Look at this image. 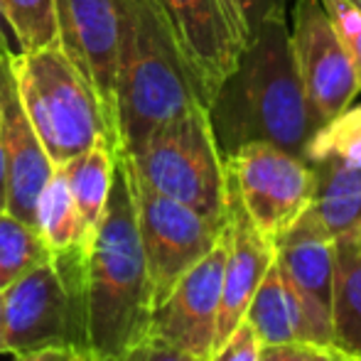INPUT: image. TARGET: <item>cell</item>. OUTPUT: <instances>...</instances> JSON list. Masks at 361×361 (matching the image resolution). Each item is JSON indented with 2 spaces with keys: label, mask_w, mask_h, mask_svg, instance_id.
Here are the masks:
<instances>
[{
  "label": "cell",
  "mask_w": 361,
  "mask_h": 361,
  "mask_svg": "<svg viewBox=\"0 0 361 361\" xmlns=\"http://www.w3.org/2000/svg\"><path fill=\"white\" fill-rule=\"evenodd\" d=\"M52 263L69 298L74 357L114 361L147 337L152 293L123 150L116 152L109 200L89 243L54 253Z\"/></svg>",
  "instance_id": "6da1fadb"
},
{
  "label": "cell",
  "mask_w": 361,
  "mask_h": 361,
  "mask_svg": "<svg viewBox=\"0 0 361 361\" xmlns=\"http://www.w3.org/2000/svg\"><path fill=\"white\" fill-rule=\"evenodd\" d=\"M207 111L224 157L246 143H271L305 157L319 126L295 67L288 15L253 35Z\"/></svg>",
  "instance_id": "7a4b0ae2"
},
{
  "label": "cell",
  "mask_w": 361,
  "mask_h": 361,
  "mask_svg": "<svg viewBox=\"0 0 361 361\" xmlns=\"http://www.w3.org/2000/svg\"><path fill=\"white\" fill-rule=\"evenodd\" d=\"M118 8L116 111L121 150L133 152L152 130L204 99L155 0H118Z\"/></svg>",
  "instance_id": "3957f363"
},
{
  "label": "cell",
  "mask_w": 361,
  "mask_h": 361,
  "mask_svg": "<svg viewBox=\"0 0 361 361\" xmlns=\"http://www.w3.org/2000/svg\"><path fill=\"white\" fill-rule=\"evenodd\" d=\"M15 84L27 118L54 167L111 138L109 123L89 81L59 44L27 49L13 59Z\"/></svg>",
  "instance_id": "277c9868"
},
{
  "label": "cell",
  "mask_w": 361,
  "mask_h": 361,
  "mask_svg": "<svg viewBox=\"0 0 361 361\" xmlns=\"http://www.w3.org/2000/svg\"><path fill=\"white\" fill-rule=\"evenodd\" d=\"M126 155L135 175L152 190L212 221H226V165L204 104L162 123Z\"/></svg>",
  "instance_id": "5b68a950"
},
{
  "label": "cell",
  "mask_w": 361,
  "mask_h": 361,
  "mask_svg": "<svg viewBox=\"0 0 361 361\" xmlns=\"http://www.w3.org/2000/svg\"><path fill=\"white\" fill-rule=\"evenodd\" d=\"M128 172L135 200L138 236L145 256L147 281H150L152 307H155L165 300L172 286L214 248L226 221H212L182 202L152 190L135 175L130 160Z\"/></svg>",
  "instance_id": "8992f818"
},
{
  "label": "cell",
  "mask_w": 361,
  "mask_h": 361,
  "mask_svg": "<svg viewBox=\"0 0 361 361\" xmlns=\"http://www.w3.org/2000/svg\"><path fill=\"white\" fill-rule=\"evenodd\" d=\"M226 177L253 226L271 243L312 204L314 167L271 143H246L224 157Z\"/></svg>",
  "instance_id": "52a82bcc"
},
{
  "label": "cell",
  "mask_w": 361,
  "mask_h": 361,
  "mask_svg": "<svg viewBox=\"0 0 361 361\" xmlns=\"http://www.w3.org/2000/svg\"><path fill=\"white\" fill-rule=\"evenodd\" d=\"M290 27L295 67L317 126L354 104L361 84L322 0H295Z\"/></svg>",
  "instance_id": "ba28073f"
},
{
  "label": "cell",
  "mask_w": 361,
  "mask_h": 361,
  "mask_svg": "<svg viewBox=\"0 0 361 361\" xmlns=\"http://www.w3.org/2000/svg\"><path fill=\"white\" fill-rule=\"evenodd\" d=\"M204 104L236 69L246 37L226 0H155Z\"/></svg>",
  "instance_id": "9c48e42d"
},
{
  "label": "cell",
  "mask_w": 361,
  "mask_h": 361,
  "mask_svg": "<svg viewBox=\"0 0 361 361\" xmlns=\"http://www.w3.org/2000/svg\"><path fill=\"white\" fill-rule=\"evenodd\" d=\"M54 13L59 47L94 89L111 138L121 150L116 111V72L121 44L118 0H54Z\"/></svg>",
  "instance_id": "30bf717a"
},
{
  "label": "cell",
  "mask_w": 361,
  "mask_h": 361,
  "mask_svg": "<svg viewBox=\"0 0 361 361\" xmlns=\"http://www.w3.org/2000/svg\"><path fill=\"white\" fill-rule=\"evenodd\" d=\"M276 263L302 314L307 344L329 349L332 344V276L334 236L310 209L276 238Z\"/></svg>",
  "instance_id": "8fae6325"
},
{
  "label": "cell",
  "mask_w": 361,
  "mask_h": 361,
  "mask_svg": "<svg viewBox=\"0 0 361 361\" xmlns=\"http://www.w3.org/2000/svg\"><path fill=\"white\" fill-rule=\"evenodd\" d=\"M224 261H226V228L221 231L214 248L172 286L162 302L152 307L147 337L209 359L214 347L219 300H221Z\"/></svg>",
  "instance_id": "7c38bea8"
},
{
  "label": "cell",
  "mask_w": 361,
  "mask_h": 361,
  "mask_svg": "<svg viewBox=\"0 0 361 361\" xmlns=\"http://www.w3.org/2000/svg\"><path fill=\"white\" fill-rule=\"evenodd\" d=\"M5 354L69 349V298L54 263H42L0 290Z\"/></svg>",
  "instance_id": "4fadbf2b"
},
{
  "label": "cell",
  "mask_w": 361,
  "mask_h": 361,
  "mask_svg": "<svg viewBox=\"0 0 361 361\" xmlns=\"http://www.w3.org/2000/svg\"><path fill=\"white\" fill-rule=\"evenodd\" d=\"M0 138H3L5 175H8L5 212L27 226H35L37 200L47 187L49 177L54 175V165L20 101L13 59L3 54H0Z\"/></svg>",
  "instance_id": "5bb4252c"
},
{
  "label": "cell",
  "mask_w": 361,
  "mask_h": 361,
  "mask_svg": "<svg viewBox=\"0 0 361 361\" xmlns=\"http://www.w3.org/2000/svg\"><path fill=\"white\" fill-rule=\"evenodd\" d=\"M228 180V177H226ZM226 261H224L221 278V300L216 312L214 352L228 339V334L243 322V314L256 293L258 283L263 281L268 266L276 258V246L253 226L243 209L241 200L228 182L226 195Z\"/></svg>",
  "instance_id": "9a60e30c"
},
{
  "label": "cell",
  "mask_w": 361,
  "mask_h": 361,
  "mask_svg": "<svg viewBox=\"0 0 361 361\" xmlns=\"http://www.w3.org/2000/svg\"><path fill=\"white\" fill-rule=\"evenodd\" d=\"M329 349L342 359L361 361V228L334 236Z\"/></svg>",
  "instance_id": "2e32d148"
},
{
  "label": "cell",
  "mask_w": 361,
  "mask_h": 361,
  "mask_svg": "<svg viewBox=\"0 0 361 361\" xmlns=\"http://www.w3.org/2000/svg\"><path fill=\"white\" fill-rule=\"evenodd\" d=\"M243 322L253 329L261 347L273 344H307L302 314L281 276L276 258L268 266L263 281L258 283L251 302L243 314ZM312 347V344H310Z\"/></svg>",
  "instance_id": "e0dca14e"
},
{
  "label": "cell",
  "mask_w": 361,
  "mask_h": 361,
  "mask_svg": "<svg viewBox=\"0 0 361 361\" xmlns=\"http://www.w3.org/2000/svg\"><path fill=\"white\" fill-rule=\"evenodd\" d=\"M314 167V195L310 214L329 236H342L361 228V167L339 160L310 162Z\"/></svg>",
  "instance_id": "ac0fdd59"
},
{
  "label": "cell",
  "mask_w": 361,
  "mask_h": 361,
  "mask_svg": "<svg viewBox=\"0 0 361 361\" xmlns=\"http://www.w3.org/2000/svg\"><path fill=\"white\" fill-rule=\"evenodd\" d=\"M114 165H116V150L109 140H99L84 150L81 155L67 160L59 165L64 172V180L72 192V200L84 216L86 226L94 231L104 214L106 200L111 192V180H114Z\"/></svg>",
  "instance_id": "d6986e66"
},
{
  "label": "cell",
  "mask_w": 361,
  "mask_h": 361,
  "mask_svg": "<svg viewBox=\"0 0 361 361\" xmlns=\"http://www.w3.org/2000/svg\"><path fill=\"white\" fill-rule=\"evenodd\" d=\"M35 228L44 238L52 256L84 248L89 243L91 233H94L76 209L72 192H69L67 180H64V172L59 167H54V175L49 177L47 187L37 200Z\"/></svg>",
  "instance_id": "ffe728a7"
},
{
  "label": "cell",
  "mask_w": 361,
  "mask_h": 361,
  "mask_svg": "<svg viewBox=\"0 0 361 361\" xmlns=\"http://www.w3.org/2000/svg\"><path fill=\"white\" fill-rule=\"evenodd\" d=\"M49 261L52 251L37 228L0 212V290Z\"/></svg>",
  "instance_id": "44dd1931"
},
{
  "label": "cell",
  "mask_w": 361,
  "mask_h": 361,
  "mask_svg": "<svg viewBox=\"0 0 361 361\" xmlns=\"http://www.w3.org/2000/svg\"><path fill=\"white\" fill-rule=\"evenodd\" d=\"M305 160H339L344 165L361 167V104L347 106L324 121L305 147Z\"/></svg>",
  "instance_id": "7402d4cb"
},
{
  "label": "cell",
  "mask_w": 361,
  "mask_h": 361,
  "mask_svg": "<svg viewBox=\"0 0 361 361\" xmlns=\"http://www.w3.org/2000/svg\"><path fill=\"white\" fill-rule=\"evenodd\" d=\"M23 52L59 44L54 0H0Z\"/></svg>",
  "instance_id": "603a6c76"
},
{
  "label": "cell",
  "mask_w": 361,
  "mask_h": 361,
  "mask_svg": "<svg viewBox=\"0 0 361 361\" xmlns=\"http://www.w3.org/2000/svg\"><path fill=\"white\" fill-rule=\"evenodd\" d=\"M361 84V10L352 0H322Z\"/></svg>",
  "instance_id": "cb8c5ba5"
},
{
  "label": "cell",
  "mask_w": 361,
  "mask_h": 361,
  "mask_svg": "<svg viewBox=\"0 0 361 361\" xmlns=\"http://www.w3.org/2000/svg\"><path fill=\"white\" fill-rule=\"evenodd\" d=\"M231 13L236 15L246 42H251L253 35L273 18L288 15V0H226Z\"/></svg>",
  "instance_id": "d4e9b609"
},
{
  "label": "cell",
  "mask_w": 361,
  "mask_h": 361,
  "mask_svg": "<svg viewBox=\"0 0 361 361\" xmlns=\"http://www.w3.org/2000/svg\"><path fill=\"white\" fill-rule=\"evenodd\" d=\"M258 354H261V344L256 334L246 322H241L228 334L226 342L209 354V361H258Z\"/></svg>",
  "instance_id": "484cf974"
},
{
  "label": "cell",
  "mask_w": 361,
  "mask_h": 361,
  "mask_svg": "<svg viewBox=\"0 0 361 361\" xmlns=\"http://www.w3.org/2000/svg\"><path fill=\"white\" fill-rule=\"evenodd\" d=\"M114 361H209V359L197 357V354H190V352H185V349L170 347V344L157 342V339H152V337H145L143 342L130 347L128 352H123Z\"/></svg>",
  "instance_id": "4316f807"
},
{
  "label": "cell",
  "mask_w": 361,
  "mask_h": 361,
  "mask_svg": "<svg viewBox=\"0 0 361 361\" xmlns=\"http://www.w3.org/2000/svg\"><path fill=\"white\" fill-rule=\"evenodd\" d=\"M317 347L310 344H273V347H261L258 361H310Z\"/></svg>",
  "instance_id": "83f0119b"
},
{
  "label": "cell",
  "mask_w": 361,
  "mask_h": 361,
  "mask_svg": "<svg viewBox=\"0 0 361 361\" xmlns=\"http://www.w3.org/2000/svg\"><path fill=\"white\" fill-rule=\"evenodd\" d=\"M0 54H3V57H10V59L23 54V47H20L18 37H15V32H13V27H10L8 18H5L3 8H0Z\"/></svg>",
  "instance_id": "f1b7e54d"
},
{
  "label": "cell",
  "mask_w": 361,
  "mask_h": 361,
  "mask_svg": "<svg viewBox=\"0 0 361 361\" xmlns=\"http://www.w3.org/2000/svg\"><path fill=\"white\" fill-rule=\"evenodd\" d=\"M15 361H74V352H69V349H44V352L15 357Z\"/></svg>",
  "instance_id": "f546056e"
},
{
  "label": "cell",
  "mask_w": 361,
  "mask_h": 361,
  "mask_svg": "<svg viewBox=\"0 0 361 361\" xmlns=\"http://www.w3.org/2000/svg\"><path fill=\"white\" fill-rule=\"evenodd\" d=\"M5 197H8V175H5V152L0 138V212H5Z\"/></svg>",
  "instance_id": "4dcf8cb0"
},
{
  "label": "cell",
  "mask_w": 361,
  "mask_h": 361,
  "mask_svg": "<svg viewBox=\"0 0 361 361\" xmlns=\"http://www.w3.org/2000/svg\"><path fill=\"white\" fill-rule=\"evenodd\" d=\"M339 359H342V357H337L332 349H314L312 359H310V361H339Z\"/></svg>",
  "instance_id": "1f68e13d"
},
{
  "label": "cell",
  "mask_w": 361,
  "mask_h": 361,
  "mask_svg": "<svg viewBox=\"0 0 361 361\" xmlns=\"http://www.w3.org/2000/svg\"><path fill=\"white\" fill-rule=\"evenodd\" d=\"M0 354H5V342H3V305H0Z\"/></svg>",
  "instance_id": "d6a6232c"
},
{
  "label": "cell",
  "mask_w": 361,
  "mask_h": 361,
  "mask_svg": "<svg viewBox=\"0 0 361 361\" xmlns=\"http://www.w3.org/2000/svg\"><path fill=\"white\" fill-rule=\"evenodd\" d=\"M352 3H354V5H357V8L361 10V0H352Z\"/></svg>",
  "instance_id": "836d02e7"
},
{
  "label": "cell",
  "mask_w": 361,
  "mask_h": 361,
  "mask_svg": "<svg viewBox=\"0 0 361 361\" xmlns=\"http://www.w3.org/2000/svg\"><path fill=\"white\" fill-rule=\"evenodd\" d=\"M74 361H86V359H79V357H74Z\"/></svg>",
  "instance_id": "e575fe53"
},
{
  "label": "cell",
  "mask_w": 361,
  "mask_h": 361,
  "mask_svg": "<svg viewBox=\"0 0 361 361\" xmlns=\"http://www.w3.org/2000/svg\"><path fill=\"white\" fill-rule=\"evenodd\" d=\"M339 361H349V359H339Z\"/></svg>",
  "instance_id": "d590c367"
}]
</instances>
